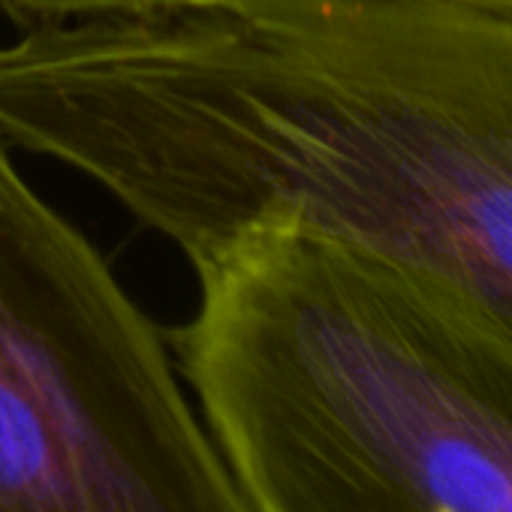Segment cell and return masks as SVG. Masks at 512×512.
<instances>
[{
	"instance_id": "cell-3",
	"label": "cell",
	"mask_w": 512,
	"mask_h": 512,
	"mask_svg": "<svg viewBox=\"0 0 512 512\" xmlns=\"http://www.w3.org/2000/svg\"><path fill=\"white\" fill-rule=\"evenodd\" d=\"M0 133V512H250L169 338Z\"/></svg>"
},
{
	"instance_id": "cell-2",
	"label": "cell",
	"mask_w": 512,
	"mask_h": 512,
	"mask_svg": "<svg viewBox=\"0 0 512 512\" xmlns=\"http://www.w3.org/2000/svg\"><path fill=\"white\" fill-rule=\"evenodd\" d=\"M175 365L250 512H512V353L428 281L253 229Z\"/></svg>"
},
{
	"instance_id": "cell-4",
	"label": "cell",
	"mask_w": 512,
	"mask_h": 512,
	"mask_svg": "<svg viewBox=\"0 0 512 512\" xmlns=\"http://www.w3.org/2000/svg\"><path fill=\"white\" fill-rule=\"evenodd\" d=\"M181 4H199V0H0V10L22 28H34V25H58V22H76L91 16L145 13V10H163ZM461 4L512 13V0H461Z\"/></svg>"
},
{
	"instance_id": "cell-1",
	"label": "cell",
	"mask_w": 512,
	"mask_h": 512,
	"mask_svg": "<svg viewBox=\"0 0 512 512\" xmlns=\"http://www.w3.org/2000/svg\"><path fill=\"white\" fill-rule=\"evenodd\" d=\"M43 157L196 269L253 229L449 296L512 353V13L461 0H199L64 25Z\"/></svg>"
}]
</instances>
